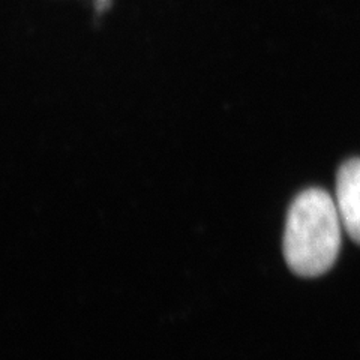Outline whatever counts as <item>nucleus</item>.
<instances>
[{"label":"nucleus","mask_w":360,"mask_h":360,"mask_svg":"<svg viewBox=\"0 0 360 360\" xmlns=\"http://www.w3.org/2000/svg\"><path fill=\"white\" fill-rule=\"evenodd\" d=\"M342 222L336 202L323 189L300 193L288 210L284 255L292 272L319 276L333 266L341 246Z\"/></svg>","instance_id":"1"},{"label":"nucleus","mask_w":360,"mask_h":360,"mask_svg":"<svg viewBox=\"0 0 360 360\" xmlns=\"http://www.w3.org/2000/svg\"><path fill=\"white\" fill-rule=\"evenodd\" d=\"M336 207L342 227L360 243V158L344 162L338 172Z\"/></svg>","instance_id":"2"}]
</instances>
